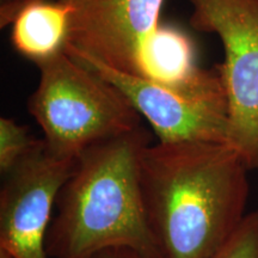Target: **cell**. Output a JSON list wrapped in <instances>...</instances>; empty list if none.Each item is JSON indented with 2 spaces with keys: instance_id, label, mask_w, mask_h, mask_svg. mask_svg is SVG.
<instances>
[{
  "instance_id": "6da1fadb",
  "label": "cell",
  "mask_w": 258,
  "mask_h": 258,
  "mask_svg": "<svg viewBox=\"0 0 258 258\" xmlns=\"http://www.w3.org/2000/svg\"><path fill=\"white\" fill-rule=\"evenodd\" d=\"M249 171L227 144L147 146L140 166L141 191L161 257H211L247 214Z\"/></svg>"
},
{
  "instance_id": "7a4b0ae2",
  "label": "cell",
  "mask_w": 258,
  "mask_h": 258,
  "mask_svg": "<svg viewBox=\"0 0 258 258\" xmlns=\"http://www.w3.org/2000/svg\"><path fill=\"white\" fill-rule=\"evenodd\" d=\"M152 135L144 125L97 143L77 157L61 186L46 239L51 258H83L109 246H131L163 258L148 227L140 183Z\"/></svg>"
},
{
  "instance_id": "3957f363",
  "label": "cell",
  "mask_w": 258,
  "mask_h": 258,
  "mask_svg": "<svg viewBox=\"0 0 258 258\" xmlns=\"http://www.w3.org/2000/svg\"><path fill=\"white\" fill-rule=\"evenodd\" d=\"M36 64L40 82L28 109L54 156L77 159L92 145L143 125L120 90L66 51Z\"/></svg>"
},
{
  "instance_id": "277c9868",
  "label": "cell",
  "mask_w": 258,
  "mask_h": 258,
  "mask_svg": "<svg viewBox=\"0 0 258 258\" xmlns=\"http://www.w3.org/2000/svg\"><path fill=\"white\" fill-rule=\"evenodd\" d=\"M66 53L120 90L148 121L159 143L228 145V103L218 64L209 70L200 67L184 82L166 84L112 70L82 54Z\"/></svg>"
},
{
  "instance_id": "5b68a950",
  "label": "cell",
  "mask_w": 258,
  "mask_h": 258,
  "mask_svg": "<svg viewBox=\"0 0 258 258\" xmlns=\"http://www.w3.org/2000/svg\"><path fill=\"white\" fill-rule=\"evenodd\" d=\"M190 25L218 35V67L228 103V145L249 170L258 169V0H188Z\"/></svg>"
},
{
  "instance_id": "8992f818",
  "label": "cell",
  "mask_w": 258,
  "mask_h": 258,
  "mask_svg": "<svg viewBox=\"0 0 258 258\" xmlns=\"http://www.w3.org/2000/svg\"><path fill=\"white\" fill-rule=\"evenodd\" d=\"M76 159L54 156L43 139L12 167L0 190V250L12 258H47L46 239L59 191Z\"/></svg>"
},
{
  "instance_id": "52a82bcc",
  "label": "cell",
  "mask_w": 258,
  "mask_h": 258,
  "mask_svg": "<svg viewBox=\"0 0 258 258\" xmlns=\"http://www.w3.org/2000/svg\"><path fill=\"white\" fill-rule=\"evenodd\" d=\"M71 8L64 50L140 76L139 56L159 25L164 0H63Z\"/></svg>"
},
{
  "instance_id": "ba28073f",
  "label": "cell",
  "mask_w": 258,
  "mask_h": 258,
  "mask_svg": "<svg viewBox=\"0 0 258 258\" xmlns=\"http://www.w3.org/2000/svg\"><path fill=\"white\" fill-rule=\"evenodd\" d=\"M71 8L59 0H27L11 22V41L22 56L35 63L64 51L69 38Z\"/></svg>"
},
{
  "instance_id": "9c48e42d",
  "label": "cell",
  "mask_w": 258,
  "mask_h": 258,
  "mask_svg": "<svg viewBox=\"0 0 258 258\" xmlns=\"http://www.w3.org/2000/svg\"><path fill=\"white\" fill-rule=\"evenodd\" d=\"M195 59V47L188 35L159 24L140 50V77L166 84L184 82L200 69Z\"/></svg>"
},
{
  "instance_id": "30bf717a",
  "label": "cell",
  "mask_w": 258,
  "mask_h": 258,
  "mask_svg": "<svg viewBox=\"0 0 258 258\" xmlns=\"http://www.w3.org/2000/svg\"><path fill=\"white\" fill-rule=\"evenodd\" d=\"M37 139L25 125L8 117L0 118V172L4 176L34 146Z\"/></svg>"
},
{
  "instance_id": "8fae6325",
  "label": "cell",
  "mask_w": 258,
  "mask_h": 258,
  "mask_svg": "<svg viewBox=\"0 0 258 258\" xmlns=\"http://www.w3.org/2000/svg\"><path fill=\"white\" fill-rule=\"evenodd\" d=\"M209 258H258V209L247 213L231 237Z\"/></svg>"
},
{
  "instance_id": "7c38bea8",
  "label": "cell",
  "mask_w": 258,
  "mask_h": 258,
  "mask_svg": "<svg viewBox=\"0 0 258 258\" xmlns=\"http://www.w3.org/2000/svg\"><path fill=\"white\" fill-rule=\"evenodd\" d=\"M83 258H150L131 246H109Z\"/></svg>"
},
{
  "instance_id": "4fadbf2b",
  "label": "cell",
  "mask_w": 258,
  "mask_h": 258,
  "mask_svg": "<svg viewBox=\"0 0 258 258\" xmlns=\"http://www.w3.org/2000/svg\"><path fill=\"white\" fill-rule=\"evenodd\" d=\"M27 0H0V27L4 28L11 24L16 11Z\"/></svg>"
},
{
  "instance_id": "5bb4252c",
  "label": "cell",
  "mask_w": 258,
  "mask_h": 258,
  "mask_svg": "<svg viewBox=\"0 0 258 258\" xmlns=\"http://www.w3.org/2000/svg\"><path fill=\"white\" fill-rule=\"evenodd\" d=\"M0 258H12L11 256H10V254H8L5 252V251H3V250H0Z\"/></svg>"
}]
</instances>
